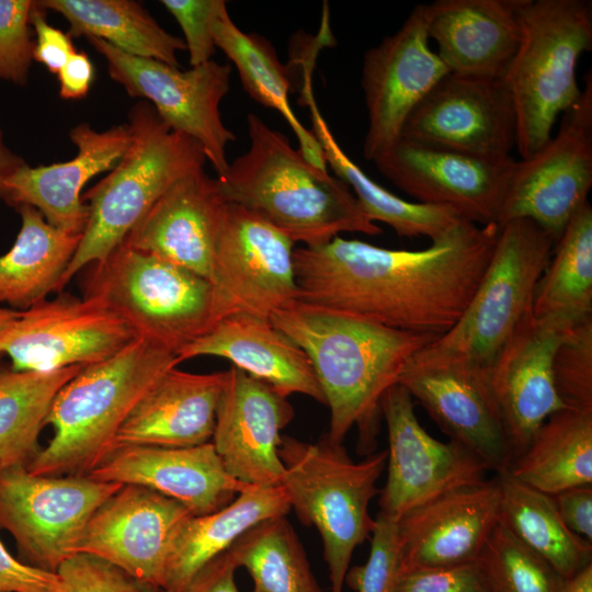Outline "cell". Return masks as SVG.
<instances>
[{
    "label": "cell",
    "instance_id": "6da1fadb",
    "mask_svg": "<svg viewBox=\"0 0 592 592\" xmlns=\"http://www.w3.org/2000/svg\"><path fill=\"white\" fill-rule=\"evenodd\" d=\"M497 224L460 221L419 250L341 236L294 249L299 300L413 333L440 337L460 318L487 269Z\"/></svg>",
    "mask_w": 592,
    "mask_h": 592
},
{
    "label": "cell",
    "instance_id": "7a4b0ae2",
    "mask_svg": "<svg viewBox=\"0 0 592 592\" xmlns=\"http://www.w3.org/2000/svg\"><path fill=\"white\" fill-rule=\"evenodd\" d=\"M270 320L312 364L330 410L328 440L342 444L356 426L358 449L367 455L376 447L386 391L398 384L410 358L437 339L301 300Z\"/></svg>",
    "mask_w": 592,
    "mask_h": 592
},
{
    "label": "cell",
    "instance_id": "3957f363",
    "mask_svg": "<svg viewBox=\"0 0 592 592\" xmlns=\"http://www.w3.org/2000/svg\"><path fill=\"white\" fill-rule=\"evenodd\" d=\"M249 148L216 177L224 198L262 217L294 243H326L342 232L377 236L348 184L312 166L260 116H247Z\"/></svg>",
    "mask_w": 592,
    "mask_h": 592
},
{
    "label": "cell",
    "instance_id": "277c9868",
    "mask_svg": "<svg viewBox=\"0 0 592 592\" xmlns=\"http://www.w3.org/2000/svg\"><path fill=\"white\" fill-rule=\"evenodd\" d=\"M178 355L136 338L118 353L84 366L57 394L46 419L54 434L26 465L45 476H87L112 449L116 434L143 396Z\"/></svg>",
    "mask_w": 592,
    "mask_h": 592
},
{
    "label": "cell",
    "instance_id": "5b68a950",
    "mask_svg": "<svg viewBox=\"0 0 592 592\" xmlns=\"http://www.w3.org/2000/svg\"><path fill=\"white\" fill-rule=\"evenodd\" d=\"M129 145L117 164L82 194L89 215L57 293L86 266L121 246L157 200L181 178L203 170V148L172 129L147 101L128 113Z\"/></svg>",
    "mask_w": 592,
    "mask_h": 592
},
{
    "label": "cell",
    "instance_id": "8992f818",
    "mask_svg": "<svg viewBox=\"0 0 592 592\" xmlns=\"http://www.w3.org/2000/svg\"><path fill=\"white\" fill-rule=\"evenodd\" d=\"M521 41L503 77L512 99L515 148L525 159L550 139L557 118L580 96L577 66L592 47L588 0H522Z\"/></svg>",
    "mask_w": 592,
    "mask_h": 592
},
{
    "label": "cell",
    "instance_id": "52a82bcc",
    "mask_svg": "<svg viewBox=\"0 0 592 592\" xmlns=\"http://www.w3.org/2000/svg\"><path fill=\"white\" fill-rule=\"evenodd\" d=\"M278 456L284 466L281 486L291 510L319 532L331 592H342L355 548L369 538L375 519L369 503L379 492L387 451L354 462L343 444L323 436L309 443L282 435Z\"/></svg>",
    "mask_w": 592,
    "mask_h": 592
},
{
    "label": "cell",
    "instance_id": "ba28073f",
    "mask_svg": "<svg viewBox=\"0 0 592 592\" xmlns=\"http://www.w3.org/2000/svg\"><path fill=\"white\" fill-rule=\"evenodd\" d=\"M556 241L551 232L528 219L501 226L487 269L458 321L408 364H457L487 371L532 309Z\"/></svg>",
    "mask_w": 592,
    "mask_h": 592
},
{
    "label": "cell",
    "instance_id": "9c48e42d",
    "mask_svg": "<svg viewBox=\"0 0 592 592\" xmlns=\"http://www.w3.org/2000/svg\"><path fill=\"white\" fill-rule=\"evenodd\" d=\"M84 296L104 303L138 338L175 354L217 322L209 281L125 243L92 264Z\"/></svg>",
    "mask_w": 592,
    "mask_h": 592
},
{
    "label": "cell",
    "instance_id": "30bf717a",
    "mask_svg": "<svg viewBox=\"0 0 592 592\" xmlns=\"http://www.w3.org/2000/svg\"><path fill=\"white\" fill-rule=\"evenodd\" d=\"M122 485L88 476L35 475L25 465L0 468V528L14 538L25 563L56 572L80 554L94 512Z\"/></svg>",
    "mask_w": 592,
    "mask_h": 592
},
{
    "label": "cell",
    "instance_id": "8fae6325",
    "mask_svg": "<svg viewBox=\"0 0 592 592\" xmlns=\"http://www.w3.org/2000/svg\"><path fill=\"white\" fill-rule=\"evenodd\" d=\"M592 186V76L584 77L578 100L562 114L555 136L528 158L514 160L498 207L500 228L528 219L558 240L585 205Z\"/></svg>",
    "mask_w": 592,
    "mask_h": 592
},
{
    "label": "cell",
    "instance_id": "7c38bea8",
    "mask_svg": "<svg viewBox=\"0 0 592 592\" xmlns=\"http://www.w3.org/2000/svg\"><path fill=\"white\" fill-rule=\"evenodd\" d=\"M87 39L105 59L109 76L128 95L145 99L172 129L198 143L217 177L226 171L227 147L236 139L220 114V103L230 88V65L212 59L180 70L124 53L96 37Z\"/></svg>",
    "mask_w": 592,
    "mask_h": 592
},
{
    "label": "cell",
    "instance_id": "4fadbf2b",
    "mask_svg": "<svg viewBox=\"0 0 592 592\" xmlns=\"http://www.w3.org/2000/svg\"><path fill=\"white\" fill-rule=\"evenodd\" d=\"M294 244L258 214L226 201L210 282L217 321L236 312L270 319L299 300Z\"/></svg>",
    "mask_w": 592,
    "mask_h": 592
},
{
    "label": "cell",
    "instance_id": "5bb4252c",
    "mask_svg": "<svg viewBox=\"0 0 592 592\" xmlns=\"http://www.w3.org/2000/svg\"><path fill=\"white\" fill-rule=\"evenodd\" d=\"M136 338L100 299L61 294L20 312L0 338V356L14 371L48 372L102 362Z\"/></svg>",
    "mask_w": 592,
    "mask_h": 592
},
{
    "label": "cell",
    "instance_id": "9a60e30c",
    "mask_svg": "<svg viewBox=\"0 0 592 592\" xmlns=\"http://www.w3.org/2000/svg\"><path fill=\"white\" fill-rule=\"evenodd\" d=\"M388 433L387 480L382 513L399 521L406 513L444 493L483 481L488 468L455 442L431 436L414 411V400L400 384L382 400Z\"/></svg>",
    "mask_w": 592,
    "mask_h": 592
},
{
    "label": "cell",
    "instance_id": "2e32d148",
    "mask_svg": "<svg viewBox=\"0 0 592 592\" xmlns=\"http://www.w3.org/2000/svg\"><path fill=\"white\" fill-rule=\"evenodd\" d=\"M512 156L488 157L400 137L373 159L418 203L451 208L477 225L496 224Z\"/></svg>",
    "mask_w": 592,
    "mask_h": 592
},
{
    "label": "cell",
    "instance_id": "e0dca14e",
    "mask_svg": "<svg viewBox=\"0 0 592 592\" xmlns=\"http://www.w3.org/2000/svg\"><path fill=\"white\" fill-rule=\"evenodd\" d=\"M430 47L426 5L418 4L399 30L364 55L361 86L367 111L363 155L372 160L400 137L418 104L448 73Z\"/></svg>",
    "mask_w": 592,
    "mask_h": 592
},
{
    "label": "cell",
    "instance_id": "ac0fdd59",
    "mask_svg": "<svg viewBox=\"0 0 592 592\" xmlns=\"http://www.w3.org/2000/svg\"><path fill=\"white\" fill-rule=\"evenodd\" d=\"M191 516L174 499L146 487L122 486L92 515L80 554L162 590L174 542Z\"/></svg>",
    "mask_w": 592,
    "mask_h": 592
},
{
    "label": "cell",
    "instance_id": "d6986e66",
    "mask_svg": "<svg viewBox=\"0 0 592 592\" xmlns=\"http://www.w3.org/2000/svg\"><path fill=\"white\" fill-rule=\"evenodd\" d=\"M401 137L479 156H511L516 124L503 78L448 72L411 112Z\"/></svg>",
    "mask_w": 592,
    "mask_h": 592
},
{
    "label": "cell",
    "instance_id": "ffe728a7",
    "mask_svg": "<svg viewBox=\"0 0 592 592\" xmlns=\"http://www.w3.org/2000/svg\"><path fill=\"white\" fill-rule=\"evenodd\" d=\"M572 326L555 317L537 318L531 309L486 371L512 463L527 448L542 424L566 408L555 387L553 360Z\"/></svg>",
    "mask_w": 592,
    "mask_h": 592
},
{
    "label": "cell",
    "instance_id": "44dd1931",
    "mask_svg": "<svg viewBox=\"0 0 592 592\" xmlns=\"http://www.w3.org/2000/svg\"><path fill=\"white\" fill-rule=\"evenodd\" d=\"M286 396L231 366L216 411L212 444L226 473L257 486H281L282 430L294 418Z\"/></svg>",
    "mask_w": 592,
    "mask_h": 592
},
{
    "label": "cell",
    "instance_id": "7402d4cb",
    "mask_svg": "<svg viewBox=\"0 0 592 592\" xmlns=\"http://www.w3.org/2000/svg\"><path fill=\"white\" fill-rule=\"evenodd\" d=\"M497 476L444 493L398 521L399 573L475 562L500 520Z\"/></svg>",
    "mask_w": 592,
    "mask_h": 592
},
{
    "label": "cell",
    "instance_id": "603a6c76",
    "mask_svg": "<svg viewBox=\"0 0 592 592\" xmlns=\"http://www.w3.org/2000/svg\"><path fill=\"white\" fill-rule=\"evenodd\" d=\"M398 384L449 441L471 452L488 470L510 467L511 453L486 371L457 364H407Z\"/></svg>",
    "mask_w": 592,
    "mask_h": 592
},
{
    "label": "cell",
    "instance_id": "cb8c5ba5",
    "mask_svg": "<svg viewBox=\"0 0 592 592\" xmlns=\"http://www.w3.org/2000/svg\"><path fill=\"white\" fill-rule=\"evenodd\" d=\"M69 136L78 149L76 157L48 166L24 163L1 181L0 200L15 208L32 206L54 227L82 234L89 210L81 191L94 175L117 164L129 145L130 132L127 123L104 132L81 123Z\"/></svg>",
    "mask_w": 592,
    "mask_h": 592
},
{
    "label": "cell",
    "instance_id": "d4e9b609",
    "mask_svg": "<svg viewBox=\"0 0 592 592\" xmlns=\"http://www.w3.org/2000/svg\"><path fill=\"white\" fill-rule=\"evenodd\" d=\"M87 476L149 488L179 501L193 515L224 508L250 486L226 473L212 442L193 447H118Z\"/></svg>",
    "mask_w": 592,
    "mask_h": 592
},
{
    "label": "cell",
    "instance_id": "484cf974",
    "mask_svg": "<svg viewBox=\"0 0 592 592\" xmlns=\"http://www.w3.org/2000/svg\"><path fill=\"white\" fill-rule=\"evenodd\" d=\"M225 204L217 178L204 169L190 173L157 200L123 243L212 282L216 231Z\"/></svg>",
    "mask_w": 592,
    "mask_h": 592
},
{
    "label": "cell",
    "instance_id": "4316f807",
    "mask_svg": "<svg viewBox=\"0 0 592 592\" xmlns=\"http://www.w3.org/2000/svg\"><path fill=\"white\" fill-rule=\"evenodd\" d=\"M522 0H436L428 35L449 72L503 78L521 41Z\"/></svg>",
    "mask_w": 592,
    "mask_h": 592
},
{
    "label": "cell",
    "instance_id": "83f0119b",
    "mask_svg": "<svg viewBox=\"0 0 592 592\" xmlns=\"http://www.w3.org/2000/svg\"><path fill=\"white\" fill-rule=\"evenodd\" d=\"M227 371L194 374L172 367L143 396L114 440L124 446L193 447L210 442Z\"/></svg>",
    "mask_w": 592,
    "mask_h": 592
},
{
    "label": "cell",
    "instance_id": "f1b7e54d",
    "mask_svg": "<svg viewBox=\"0 0 592 592\" xmlns=\"http://www.w3.org/2000/svg\"><path fill=\"white\" fill-rule=\"evenodd\" d=\"M177 355L180 362L204 355L227 358L286 397L300 394L326 405L309 357L269 318L228 315Z\"/></svg>",
    "mask_w": 592,
    "mask_h": 592
},
{
    "label": "cell",
    "instance_id": "f546056e",
    "mask_svg": "<svg viewBox=\"0 0 592 592\" xmlns=\"http://www.w3.org/2000/svg\"><path fill=\"white\" fill-rule=\"evenodd\" d=\"M289 511L282 486L250 485L224 508L191 516L174 542L162 591L183 592L206 563L227 551L244 532Z\"/></svg>",
    "mask_w": 592,
    "mask_h": 592
},
{
    "label": "cell",
    "instance_id": "4dcf8cb0",
    "mask_svg": "<svg viewBox=\"0 0 592 592\" xmlns=\"http://www.w3.org/2000/svg\"><path fill=\"white\" fill-rule=\"evenodd\" d=\"M21 228L11 249L0 255V306L21 311L57 293L82 234L48 224L34 207H16Z\"/></svg>",
    "mask_w": 592,
    "mask_h": 592
},
{
    "label": "cell",
    "instance_id": "1f68e13d",
    "mask_svg": "<svg viewBox=\"0 0 592 592\" xmlns=\"http://www.w3.org/2000/svg\"><path fill=\"white\" fill-rule=\"evenodd\" d=\"M311 114V132L334 175L348 184L365 215L384 223L399 237L436 240L465 220L455 210L401 198L372 180L342 149L320 113L310 86L305 91ZM468 221V220H467Z\"/></svg>",
    "mask_w": 592,
    "mask_h": 592
},
{
    "label": "cell",
    "instance_id": "d6a6232c",
    "mask_svg": "<svg viewBox=\"0 0 592 592\" xmlns=\"http://www.w3.org/2000/svg\"><path fill=\"white\" fill-rule=\"evenodd\" d=\"M508 470L549 496L592 486V412L563 408L553 413Z\"/></svg>",
    "mask_w": 592,
    "mask_h": 592
},
{
    "label": "cell",
    "instance_id": "836d02e7",
    "mask_svg": "<svg viewBox=\"0 0 592 592\" xmlns=\"http://www.w3.org/2000/svg\"><path fill=\"white\" fill-rule=\"evenodd\" d=\"M500 486V522L523 545L546 560L566 580L592 563V543L571 532L551 496L496 473Z\"/></svg>",
    "mask_w": 592,
    "mask_h": 592
},
{
    "label": "cell",
    "instance_id": "e575fe53",
    "mask_svg": "<svg viewBox=\"0 0 592 592\" xmlns=\"http://www.w3.org/2000/svg\"><path fill=\"white\" fill-rule=\"evenodd\" d=\"M47 11L61 14L71 37H96L119 50L179 68L182 38L162 29L149 12L132 0H42Z\"/></svg>",
    "mask_w": 592,
    "mask_h": 592
},
{
    "label": "cell",
    "instance_id": "d590c367",
    "mask_svg": "<svg viewBox=\"0 0 592 592\" xmlns=\"http://www.w3.org/2000/svg\"><path fill=\"white\" fill-rule=\"evenodd\" d=\"M214 41L234 62L244 91L259 104L278 112L298 141V150L315 167L327 171L322 148L294 113L289 103V81L273 45L257 33L242 31L230 18L228 9L216 20Z\"/></svg>",
    "mask_w": 592,
    "mask_h": 592
},
{
    "label": "cell",
    "instance_id": "8d00e7d4",
    "mask_svg": "<svg viewBox=\"0 0 592 592\" xmlns=\"http://www.w3.org/2000/svg\"><path fill=\"white\" fill-rule=\"evenodd\" d=\"M537 318L572 325L592 317V207L588 202L556 241L532 304Z\"/></svg>",
    "mask_w": 592,
    "mask_h": 592
},
{
    "label": "cell",
    "instance_id": "74e56055",
    "mask_svg": "<svg viewBox=\"0 0 592 592\" xmlns=\"http://www.w3.org/2000/svg\"><path fill=\"white\" fill-rule=\"evenodd\" d=\"M84 366L48 372L0 369V464L27 465L59 390Z\"/></svg>",
    "mask_w": 592,
    "mask_h": 592
},
{
    "label": "cell",
    "instance_id": "f35d334b",
    "mask_svg": "<svg viewBox=\"0 0 592 592\" xmlns=\"http://www.w3.org/2000/svg\"><path fill=\"white\" fill-rule=\"evenodd\" d=\"M228 551L250 574L252 592H323L286 515L255 524Z\"/></svg>",
    "mask_w": 592,
    "mask_h": 592
},
{
    "label": "cell",
    "instance_id": "ab89813d",
    "mask_svg": "<svg viewBox=\"0 0 592 592\" xmlns=\"http://www.w3.org/2000/svg\"><path fill=\"white\" fill-rule=\"evenodd\" d=\"M476 563L490 592H565L568 580L499 521Z\"/></svg>",
    "mask_w": 592,
    "mask_h": 592
},
{
    "label": "cell",
    "instance_id": "60d3db41",
    "mask_svg": "<svg viewBox=\"0 0 592 592\" xmlns=\"http://www.w3.org/2000/svg\"><path fill=\"white\" fill-rule=\"evenodd\" d=\"M553 374L566 408L592 412V317L567 330L554 354Z\"/></svg>",
    "mask_w": 592,
    "mask_h": 592
},
{
    "label": "cell",
    "instance_id": "b9f144b4",
    "mask_svg": "<svg viewBox=\"0 0 592 592\" xmlns=\"http://www.w3.org/2000/svg\"><path fill=\"white\" fill-rule=\"evenodd\" d=\"M371 535L366 562L350 568L344 582L356 592H394L400 559L398 521L379 512Z\"/></svg>",
    "mask_w": 592,
    "mask_h": 592
},
{
    "label": "cell",
    "instance_id": "7bdbcfd3",
    "mask_svg": "<svg viewBox=\"0 0 592 592\" xmlns=\"http://www.w3.org/2000/svg\"><path fill=\"white\" fill-rule=\"evenodd\" d=\"M34 1L0 0V79L24 86L33 60L30 16Z\"/></svg>",
    "mask_w": 592,
    "mask_h": 592
},
{
    "label": "cell",
    "instance_id": "ee69618b",
    "mask_svg": "<svg viewBox=\"0 0 592 592\" xmlns=\"http://www.w3.org/2000/svg\"><path fill=\"white\" fill-rule=\"evenodd\" d=\"M56 573L58 592H163L103 559L82 553L67 559Z\"/></svg>",
    "mask_w": 592,
    "mask_h": 592
},
{
    "label": "cell",
    "instance_id": "f6af8a7d",
    "mask_svg": "<svg viewBox=\"0 0 592 592\" xmlns=\"http://www.w3.org/2000/svg\"><path fill=\"white\" fill-rule=\"evenodd\" d=\"M162 5L179 23L191 67L208 62L215 53L213 27L227 10L224 0H162Z\"/></svg>",
    "mask_w": 592,
    "mask_h": 592
},
{
    "label": "cell",
    "instance_id": "bcb514c9",
    "mask_svg": "<svg viewBox=\"0 0 592 592\" xmlns=\"http://www.w3.org/2000/svg\"><path fill=\"white\" fill-rule=\"evenodd\" d=\"M394 592H490L476 561L398 574Z\"/></svg>",
    "mask_w": 592,
    "mask_h": 592
},
{
    "label": "cell",
    "instance_id": "7dc6e473",
    "mask_svg": "<svg viewBox=\"0 0 592 592\" xmlns=\"http://www.w3.org/2000/svg\"><path fill=\"white\" fill-rule=\"evenodd\" d=\"M36 38L33 59L44 65L52 73H58L77 50L71 36L47 22L46 10L39 1H34L30 16Z\"/></svg>",
    "mask_w": 592,
    "mask_h": 592
},
{
    "label": "cell",
    "instance_id": "c3c4849f",
    "mask_svg": "<svg viewBox=\"0 0 592 592\" xmlns=\"http://www.w3.org/2000/svg\"><path fill=\"white\" fill-rule=\"evenodd\" d=\"M58 587L56 572L15 559L0 540V592H58Z\"/></svg>",
    "mask_w": 592,
    "mask_h": 592
},
{
    "label": "cell",
    "instance_id": "681fc988",
    "mask_svg": "<svg viewBox=\"0 0 592 592\" xmlns=\"http://www.w3.org/2000/svg\"><path fill=\"white\" fill-rule=\"evenodd\" d=\"M551 499L566 526L592 543V486L566 489Z\"/></svg>",
    "mask_w": 592,
    "mask_h": 592
},
{
    "label": "cell",
    "instance_id": "f907efd6",
    "mask_svg": "<svg viewBox=\"0 0 592 592\" xmlns=\"http://www.w3.org/2000/svg\"><path fill=\"white\" fill-rule=\"evenodd\" d=\"M237 568L227 550L206 563L183 592H239L235 580Z\"/></svg>",
    "mask_w": 592,
    "mask_h": 592
},
{
    "label": "cell",
    "instance_id": "816d5d0a",
    "mask_svg": "<svg viewBox=\"0 0 592 592\" xmlns=\"http://www.w3.org/2000/svg\"><path fill=\"white\" fill-rule=\"evenodd\" d=\"M59 94L65 100L84 98L93 82L94 67L84 52H76L57 73Z\"/></svg>",
    "mask_w": 592,
    "mask_h": 592
},
{
    "label": "cell",
    "instance_id": "f5cc1de1",
    "mask_svg": "<svg viewBox=\"0 0 592 592\" xmlns=\"http://www.w3.org/2000/svg\"><path fill=\"white\" fill-rule=\"evenodd\" d=\"M24 163L26 162L23 158L7 147L0 127V183Z\"/></svg>",
    "mask_w": 592,
    "mask_h": 592
},
{
    "label": "cell",
    "instance_id": "db71d44e",
    "mask_svg": "<svg viewBox=\"0 0 592 592\" xmlns=\"http://www.w3.org/2000/svg\"><path fill=\"white\" fill-rule=\"evenodd\" d=\"M565 592H592V563L568 581Z\"/></svg>",
    "mask_w": 592,
    "mask_h": 592
},
{
    "label": "cell",
    "instance_id": "11a10c76",
    "mask_svg": "<svg viewBox=\"0 0 592 592\" xmlns=\"http://www.w3.org/2000/svg\"><path fill=\"white\" fill-rule=\"evenodd\" d=\"M20 310L0 306V338L13 321L20 316Z\"/></svg>",
    "mask_w": 592,
    "mask_h": 592
}]
</instances>
